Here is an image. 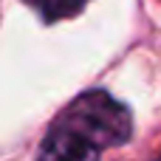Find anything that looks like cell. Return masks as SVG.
Returning <instances> with one entry per match:
<instances>
[{
    "instance_id": "cell-1",
    "label": "cell",
    "mask_w": 161,
    "mask_h": 161,
    "mask_svg": "<svg viewBox=\"0 0 161 161\" xmlns=\"http://www.w3.org/2000/svg\"><path fill=\"white\" fill-rule=\"evenodd\" d=\"M130 133L127 108L105 91H88L57 116L34 161H102L108 147L125 144Z\"/></svg>"
},
{
    "instance_id": "cell-2",
    "label": "cell",
    "mask_w": 161,
    "mask_h": 161,
    "mask_svg": "<svg viewBox=\"0 0 161 161\" xmlns=\"http://www.w3.org/2000/svg\"><path fill=\"white\" fill-rule=\"evenodd\" d=\"M45 23H54V20H65V17H74L88 0H25Z\"/></svg>"
}]
</instances>
